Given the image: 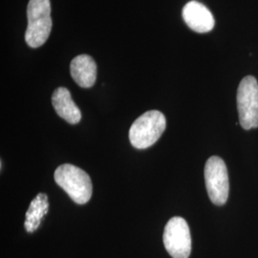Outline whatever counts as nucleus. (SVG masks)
Here are the masks:
<instances>
[{"instance_id":"obj_1","label":"nucleus","mask_w":258,"mask_h":258,"mask_svg":"<svg viewBox=\"0 0 258 258\" xmlns=\"http://www.w3.org/2000/svg\"><path fill=\"white\" fill-rule=\"evenodd\" d=\"M27 19L26 43L32 48L42 46L52 30L50 0H30L28 3Z\"/></svg>"},{"instance_id":"obj_2","label":"nucleus","mask_w":258,"mask_h":258,"mask_svg":"<svg viewBox=\"0 0 258 258\" xmlns=\"http://www.w3.org/2000/svg\"><path fill=\"white\" fill-rule=\"evenodd\" d=\"M55 181L75 203L86 204L92 196L91 179L78 166L70 164L58 166L55 171Z\"/></svg>"},{"instance_id":"obj_3","label":"nucleus","mask_w":258,"mask_h":258,"mask_svg":"<svg viewBox=\"0 0 258 258\" xmlns=\"http://www.w3.org/2000/svg\"><path fill=\"white\" fill-rule=\"evenodd\" d=\"M166 120L160 111L150 110L140 116L129 129V141L137 149L153 146L166 130Z\"/></svg>"},{"instance_id":"obj_4","label":"nucleus","mask_w":258,"mask_h":258,"mask_svg":"<svg viewBox=\"0 0 258 258\" xmlns=\"http://www.w3.org/2000/svg\"><path fill=\"white\" fill-rule=\"evenodd\" d=\"M240 125L246 130L258 127V83L252 76L245 77L237 89Z\"/></svg>"},{"instance_id":"obj_5","label":"nucleus","mask_w":258,"mask_h":258,"mask_svg":"<svg viewBox=\"0 0 258 258\" xmlns=\"http://www.w3.org/2000/svg\"><path fill=\"white\" fill-rule=\"evenodd\" d=\"M205 182L212 203L223 206L227 202L230 191L228 169L220 157L212 156L205 166Z\"/></svg>"},{"instance_id":"obj_6","label":"nucleus","mask_w":258,"mask_h":258,"mask_svg":"<svg viewBox=\"0 0 258 258\" xmlns=\"http://www.w3.org/2000/svg\"><path fill=\"white\" fill-rule=\"evenodd\" d=\"M164 245L172 258H188L191 252V236L184 218L172 217L165 227Z\"/></svg>"},{"instance_id":"obj_7","label":"nucleus","mask_w":258,"mask_h":258,"mask_svg":"<svg viewBox=\"0 0 258 258\" xmlns=\"http://www.w3.org/2000/svg\"><path fill=\"white\" fill-rule=\"evenodd\" d=\"M182 16L185 24L196 33H209L215 24L212 12L202 3L195 0L184 5Z\"/></svg>"},{"instance_id":"obj_8","label":"nucleus","mask_w":258,"mask_h":258,"mask_svg":"<svg viewBox=\"0 0 258 258\" xmlns=\"http://www.w3.org/2000/svg\"><path fill=\"white\" fill-rule=\"evenodd\" d=\"M70 72L76 83L83 88H90L97 80V65L90 55H80L73 58Z\"/></svg>"},{"instance_id":"obj_9","label":"nucleus","mask_w":258,"mask_h":258,"mask_svg":"<svg viewBox=\"0 0 258 258\" xmlns=\"http://www.w3.org/2000/svg\"><path fill=\"white\" fill-rule=\"evenodd\" d=\"M52 104L56 114L71 124H77L82 120V113L76 105L71 94L64 87L55 89L52 96Z\"/></svg>"},{"instance_id":"obj_10","label":"nucleus","mask_w":258,"mask_h":258,"mask_svg":"<svg viewBox=\"0 0 258 258\" xmlns=\"http://www.w3.org/2000/svg\"><path fill=\"white\" fill-rule=\"evenodd\" d=\"M49 211V201L47 194H37V196L32 200L26 212V221L24 223L25 230L29 233H32L37 230L40 226L43 217Z\"/></svg>"}]
</instances>
